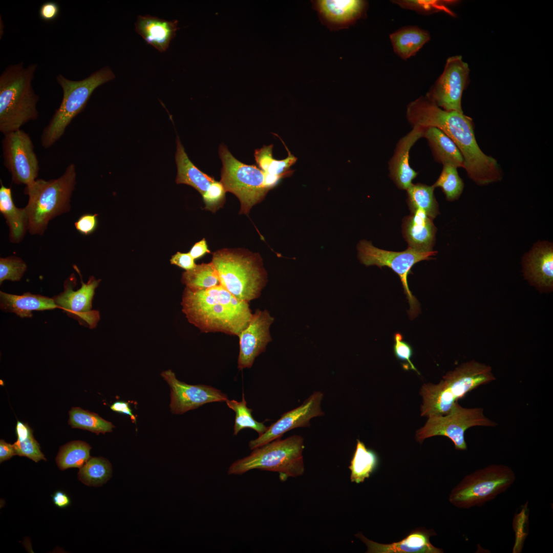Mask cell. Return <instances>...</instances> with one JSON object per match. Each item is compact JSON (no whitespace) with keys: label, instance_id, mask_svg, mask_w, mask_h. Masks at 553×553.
<instances>
[{"label":"cell","instance_id":"obj_7","mask_svg":"<svg viewBox=\"0 0 553 553\" xmlns=\"http://www.w3.org/2000/svg\"><path fill=\"white\" fill-rule=\"evenodd\" d=\"M115 75L109 67H103L88 77L73 80L61 74L56 79L62 90V98L40 136L41 146H52L64 135L73 119L84 109L92 94L100 86L113 80Z\"/></svg>","mask_w":553,"mask_h":553},{"label":"cell","instance_id":"obj_38","mask_svg":"<svg viewBox=\"0 0 553 553\" xmlns=\"http://www.w3.org/2000/svg\"><path fill=\"white\" fill-rule=\"evenodd\" d=\"M225 402L228 408L234 411L236 413L233 435H237L241 430L244 429L250 428L256 431L260 436L268 429L263 422L256 421L252 417L251 414L252 410L247 407V402L244 395L240 401L227 399Z\"/></svg>","mask_w":553,"mask_h":553},{"label":"cell","instance_id":"obj_26","mask_svg":"<svg viewBox=\"0 0 553 553\" xmlns=\"http://www.w3.org/2000/svg\"><path fill=\"white\" fill-rule=\"evenodd\" d=\"M0 211L9 228L11 242H21L28 230L29 218L25 208L17 207L12 199L11 188L6 187L1 181Z\"/></svg>","mask_w":553,"mask_h":553},{"label":"cell","instance_id":"obj_27","mask_svg":"<svg viewBox=\"0 0 553 553\" xmlns=\"http://www.w3.org/2000/svg\"><path fill=\"white\" fill-rule=\"evenodd\" d=\"M175 160L177 167L176 182L192 186L203 196L216 181L202 172L188 157L178 137L176 139Z\"/></svg>","mask_w":553,"mask_h":553},{"label":"cell","instance_id":"obj_39","mask_svg":"<svg viewBox=\"0 0 553 553\" xmlns=\"http://www.w3.org/2000/svg\"><path fill=\"white\" fill-rule=\"evenodd\" d=\"M435 188L440 187L448 201L457 200L462 193L464 183L459 177L457 168L452 165H443L442 172L435 183Z\"/></svg>","mask_w":553,"mask_h":553},{"label":"cell","instance_id":"obj_47","mask_svg":"<svg viewBox=\"0 0 553 553\" xmlns=\"http://www.w3.org/2000/svg\"><path fill=\"white\" fill-rule=\"evenodd\" d=\"M210 252V251L208 249L205 239H203L193 246L189 253L195 260L202 257L206 253Z\"/></svg>","mask_w":553,"mask_h":553},{"label":"cell","instance_id":"obj_33","mask_svg":"<svg viewBox=\"0 0 553 553\" xmlns=\"http://www.w3.org/2000/svg\"><path fill=\"white\" fill-rule=\"evenodd\" d=\"M182 282L191 290H201L221 285L218 271L212 262L202 263L182 275Z\"/></svg>","mask_w":553,"mask_h":553},{"label":"cell","instance_id":"obj_50","mask_svg":"<svg viewBox=\"0 0 553 553\" xmlns=\"http://www.w3.org/2000/svg\"><path fill=\"white\" fill-rule=\"evenodd\" d=\"M110 408L113 411L115 412L123 413L124 414L130 416L132 420L133 421H135V417L133 414L128 402L124 401H116L113 404H112Z\"/></svg>","mask_w":553,"mask_h":553},{"label":"cell","instance_id":"obj_32","mask_svg":"<svg viewBox=\"0 0 553 553\" xmlns=\"http://www.w3.org/2000/svg\"><path fill=\"white\" fill-rule=\"evenodd\" d=\"M378 462L376 453L357 439L355 450L349 466L351 481L356 483L363 482L376 469Z\"/></svg>","mask_w":553,"mask_h":553},{"label":"cell","instance_id":"obj_48","mask_svg":"<svg viewBox=\"0 0 553 553\" xmlns=\"http://www.w3.org/2000/svg\"><path fill=\"white\" fill-rule=\"evenodd\" d=\"M16 455L14 446L1 439L0 441V462L2 463Z\"/></svg>","mask_w":553,"mask_h":553},{"label":"cell","instance_id":"obj_31","mask_svg":"<svg viewBox=\"0 0 553 553\" xmlns=\"http://www.w3.org/2000/svg\"><path fill=\"white\" fill-rule=\"evenodd\" d=\"M288 152V156L283 160H278L272 156L273 144L264 145L254 151L255 160L260 168L267 175H275L282 178L291 175L293 171L290 167L295 163L297 158L289 151L281 140Z\"/></svg>","mask_w":553,"mask_h":553},{"label":"cell","instance_id":"obj_24","mask_svg":"<svg viewBox=\"0 0 553 553\" xmlns=\"http://www.w3.org/2000/svg\"><path fill=\"white\" fill-rule=\"evenodd\" d=\"M178 23L176 19L167 20L148 14L139 15L135 24V31L148 44L163 52L179 29Z\"/></svg>","mask_w":553,"mask_h":553},{"label":"cell","instance_id":"obj_30","mask_svg":"<svg viewBox=\"0 0 553 553\" xmlns=\"http://www.w3.org/2000/svg\"><path fill=\"white\" fill-rule=\"evenodd\" d=\"M435 187L421 183L412 184L407 189V202L411 213L420 211L432 219L439 214L434 194Z\"/></svg>","mask_w":553,"mask_h":553},{"label":"cell","instance_id":"obj_2","mask_svg":"<svg viewBox=\"0 0 553 553\" xmlns=\"http://www.w3.org/2000/svg\"><path fill=\"white\" fill-rule=\"evenodd\" d=\"M181 305L188 322L203 332L238 336L252 315L249 303L236 298L221 285L195 291L185 288Z\"/></svg>","mask_w":553,"mask_h":553},{"label":"cell","instance_id":"obj_11","mask_svg":"<svg viewBox=\"0 0 553 553\" xmlns=\"http://www.w3.org/2000/svg\"><path fill=\"white\" fill-rule=\"evenodd\" d=\"M424 426L416 432L415 439L421 443L424 439L435 436L449 438L455 449L466 450V431L475 426L495 427L496 423L486 417L480 408H466L455 402L451 410L444 415H432L428 417Z\"/></svg>","mask_w":553,"mask_h":553},{"label":"cell","instance_id":"obj_41","mask_svg":"<svg viewBox=\"0 0 553 553\" xmlns=\"http://www.w3.org/2000/svg\"><path fill=\"white\" fill-rule=\"evenodd\" d=\"M26 263L20 258L10 256L0 259V284L5 280L18 281L27 270Z\"/></svg>","mask_w":553,"mask_h":553},{"label":"cell","instance_id":"obj_9","mask_svg":"<svg viewBox=\"0 0 553 553\" xmlns=\"http://www.w3.org/2000/svg\"><path fill=\"white\" fill-rule=\"evenodd\" d=\"M515 480L508 466L488 465L465 476L452 489L449 500L460 508L480 506L505 492Z\"/></svg>","mask_w":553,"mask_h":553},{"label":"cell","instance_id":"obj_28","mask_svg":"<svg viewBox=\"0 0 553 553\" xmlns=\"http://www.w3.org/2000/svg\"><path fill=\"white\" fill-rule=\"evenodd\" d=\"M423 137L427 139L437 161L443 165L463 168L464 160L460 151L443 131L434 126L425 127Z\"/></svg>","mask_w":553,"mask_h":553},{"label":"cell","instance_id":"obj_19","mask_svg":"<svg viewBox=\"0 0 553 553\" xmlns=\"http://www.w3.org/2000/svg\"><path fill=\"white\" fill-rule=\"evenodd\" d=\"M312 8L330 31L348 28L366 15L368 3L363 0H313Z\"/></svg>","mask_w":553,"mask_h":553},{"label":"cell","instance_id":"obj_12","mask_svg":"<svg viewBox=\"0 0 553 553\" xmlns=\"http://www.w3.org/2000/svg\"><path fill=\"white\" fill-rule=\"evenodd\" d=\"M357 249L358 259L362 264L367 266L389 267L399 276L410 304L409 315L412 318L415 317L419 313V306L409 288L408 275L415 264L431 259V257L435 255L437 252L420 251L409 247L403 251H388L375 247L371 242L366 240L360 241Z\"/></svg>","mask_w":553,"mask_h":553},{"label":"cell","instance_id":"obj_43","mask_svg":"<svg viewBox=\"0 0 553 553\" xmlns=\"http://www.w3.org/2000/svg\"><path fill=\"white\" fill-rule=\"evenodd\" d=\"M394 344L393 351L395 357L399 360L406 363L403 367L406 369H410L420 374L415 366L411 361V358L413 354V350L411 345L403 340L402 336L399 333H397L394 337Z\"/></svg>","mask_w":553,"mask_h":553},{"label":"cell","instance_id":"obj_42","mask_svg":"<svg viewBox=\"0 0 553 553\" xmlns=\"http://www.w3.org/2000/svg\"><path fill=\"white\" fill-rule=\"evenodd\" d=\"M226 191L220 182L215 181L202 196L205 208L215 211L224 202Z\"/></svg>","mask_w":553,"mask_h":553},{"label":"cell","instance_id":"obj_18","mask_svg":"<svg viewBox=\"0 0 553 553\" xmlns=\"http://www.w3.org/2000/svg\"><path fill=\"white\" fill-rule=\"evenodd\" d=\"M274 319L266 310L257 309L247 325L240 332L238 368L242 370L252 367L255 358L266 350L271 341L269 328Z\"/></svg>","mask_w":553,"mask_h":553},{"label":"cell","instance_id":"obj_25","mask_svg":"<svg viewBox=\"0 0 553 553\" xmlns=\"http://www.w3.org/2000/svg\"><path fill=\"white\" fill-rule=\"evenodd\" d=\"M0 307L5 312H13L22 317H31L32 311L57 308L53 299L39 294L26 292L16 295L0 291Z\"/></svg>","mask_w":553,"mask_h":553},{"label":"cell","instance_id":"obj_37","mask_svg":"<svg viewBox=\"0 0 553 553\" xmlns=\"http://www.w3.org/2000/svg\"><path fill=\"white\" fill-rule=\"evenodd\" d=\"M15 431L17 439L13 445L16 455L28 457L35 462L46 460L27 423L17 421Z\"/></svg>","mask_w":553,"mask_h":553},{"label":"cell","instance_id":"obj_13","mask_svg":"<svg viewBox=\"0 0 553 553\" xmlns=\"http://www.w3.org/2000/svg\"><path fill=\"white\" fill-rule=\"evenodd\" d=\"M34 147L30 136L21 129L4 135V165L14 184L27 185L37 179L39 165Z\"/></svg>","mask_w":553,"mask_h":553},{"label":"cell","instance_id":"obj_10","mask_svg":"<svg viewBox=\"0 0 553 553\" xmlns=\"http://www.w3.org/2000/svg\"><path fill=\"white\" fill-rule=\"evenodd\" d=\"M219 154L222 163L220 182L226 192L233 194L239 199L240 213L248 214L269 190L264 184L265 174L257 166L237 160L223 143L219 146Z\"/></svg>","mask_w":553,"mask_h":553},{"label":"cell","instance_id":"obj_5","mask_svg":"<svg viewBox=\"0 0 553 553\" xmlns=\"http://www.w3.org/2000/svg\"><path fill=\"white\" fill-rule=\"evenodd\" d=\"M494 380L490 366L475 360L464 363L447 373L438 384L428 383L422 386L421 416L446 414L458 399Z\"/></svg>","mask_w":553,"mask_h":553},{"label":"cell","instance_id":"obj_20","mask_svg":"<svg viewBox=\"0 0 553 553\" xmlns=\"http://www.w3.org/2000/svg\"><path fill=\"white\" fill-rule=\"evenodd\" d=\"M523 272L530 283L542 290L553 286V248L552 243L539 242L523 259Z\"/></svg>","mask_w":553,"mask_h":553},{"label":"cell","instance_id":"obj_16","mask_svg":"<svg viewBox=\"0 0 553 553\" xmlns=\"http://www.w3.org/2000/svg\"><path fill=\"white\" fill-rule=\"evenodd\" d=\"M323 396L322 392L315 391L301 406L284 413L263 434L249 441L250 449L253 450L280 439L284 433L293 429L310 426V420L312 418L324 415L321 407Z\"/></svg>","mask_w":553,"mask_h":553},{"label":"cell","instance_id":"obj_21","mask_svg":"<svg viewBox=\"0 0 553 553\" xmlns=\"http://www.w3.org/2000/svg\"><path fill=\"white\" fill-rule=\"evenodd\" d=\"M433 530L419 527L412 530L401 540L390 544H381L370 540L362 534L355 536L367 547L369 553H442L443 550L432 545L430 537L435 535Z\"/></svg>","mask_w":553,"mask_h":553},{"label":"cell","instance_id":"obj_23","mask_svg":"<svg viewBox=\"0 0 553 553\" xmlns=\"http://www.w3.org/2000/svg\"><path fill=\"white\" fill-rule=\"evenodd\" d=\"M436 230L433 219L420 211L411 213L403 220L402 232L408 247L418 251H433Z\"/></svg>","mask_w":553,"mask_h":553},{"label":"cell","instance_id":"obj_14","mask_svg":"<svg viewBox=\"0 0 553 553\" xmlns=\"http://www.w3.org/2000/svg\"><path fill=\"white\" fill-rule=\"evenodd\" d=\"M74 268L81 277L80 288L74 290L76 279L72 273L65 281L63 291L52 299L58 307L61 308L69 316L77 321L80 325L90 329L94 328L100 319V314L98 311L92 310V300L95 290L101 280L91 276L85 283L82 280L79 269L75 265Z\"/></svg>","mask_w":553,"mask_h":553},{"label":"cell","instance_id":"obj_1","mask_svg":"<svg viewBox=\"0 0 553 553\" xmlns=\"http://www.w3.org/2000/svg\"><path fill=\"white\" fill-rule=\"evenodd\" d=\"M406 117L413 127H436L449 137L463 156V168L467 175L477 184L483 185L501 180L502 173L498 162L484 154L476 141L471 117L463 113L444 110L426 96L407 105Z\"/></svg>","mask_w":553,"mask_h":553},{"label":"cell","instance_id":"obj_46","mask_svg":"<svg viewBox=\"0 0 553 553\" xmlns=\"http://www.w3.org/2000/svg\"><path fill=\"white\" fill-rule=\"evenodd\" d=\"M172 264L176 265L186 270H189L196 266L194 259L189 253L177 252L170 260Z\"/></svg>","mask_w":553,"mask_h":553},{"label":"cell","instance_id":"obj_29","mask_svg":"<svg viewBox=\"0 0 553 553\" xmlns=\"http://www.w3.org/2000/svg\"><path fill=\"white\" fill-rule=\"evenodd\" d=\"M394 51L401 58L407 59L430 39L428 31L416 26L401 28L390 35Z\"/></svg>","mask_w":553,"mask_h":553},{"label":"cell","instance_id":"obj_44","mask_svg":"<svg viewBox=\"0 0 553 553\" xmlns=\"http://www.w3.org/2000/svg\"><path fill=\"white\" fill-rule=\"evenodd\" d=\"M97 216L88 214L81 216L74 223L77 230L84 235L92 233L97 226Z\"/></svg>","mask_w":553,"mask_h":553},{"label":"cell","instance_id":"obj_17","mask_svg":"<svg viewBox=\"0 0 553 553\" xmlns=\"http://www.w3.org/2000/svg\"><path fill=\"white\" fill-rule=\"evenodd\" d=\"M161 376L171 389L170 408L176 414H182L208 403L226 401L227 396L214 387L192 385L179 380L171 370L163 371Z\"/></svg>","mask_w":553,"mask_h":553},{"label":"cell","instance_id":"obj_45","mask_svg":"<svg viewBox=\"0 0 553 553\" xmlns=\"http://www.w3.org/2000/svg\"><path fill=\"white\" fill-rule=\"evenodd\" d=\"M60 13V7L57 3L52 1L43 3L39 10V16L45 22H51L56 19Z\"/></svg>","mask_w":553,"mask_h":553},{"label":"cell","instance_id":"obj_36","mask_svg":"<svg viewBox=\"0 0 553 553\" xmlns=\"http://www.w3.org/2000/svg\"><path fill=\"white\" fill-rule=\"evenodd\" d=\"M68 421L72 428L104 434L112 431L113 424L100 417L98 414L84 410L79 407H73L69 412Z\"/></svg>","mask_w":553,"mask_h":553},{"label":"cell","instance_id":"obj_34","mask_svg":"<svg viewBox=\"0 0 553 553\" xmlns=\"http://www.w3.org/2000/svg\"><path fill=\"white\" fill-rule=\"evenodd\" d=\"M112 465L103 457H90L79 468L78 478L83 484L91 486H101L111 477Z\"/></svg>","mask_w":553,"mask_h":553},{"label":"cell","instance_id":"obj_6","mask_svg":"<svg viewBox=\"0 0 553 553\" xmlns=\"http://www.w3.org/2000/svg\"><path fill=\"white\" fill-rule=\"evenodd\" d=\"M211 262L221 285L236 298L249 303L260 296L267 278L259 254L225 248L215 252Z\"/></svg>","mask_w":553,"mask_h":553},{"label":"cell","instance_id":"obj_4","mask_svg":"<svg viewBox=\"0 0 553 553\" xmlns=\"http://www.w3.org/2000/svg\"><path fill=\"white\" fill-rule=\"evenodd\" d=\"M76 177L75 165L71 163L58 178L49 180L37 179L26 185L24 193L29 199L25 208L29 218L28 231L31 234L42 235L50 220L70 210Z\"/></svg>","mask_w":553,"mask_h":553},{"label":"cell","instance_id":"obj_35","mask_svg":"<svg viewBox=\"0 0 553 553\" xmlns=\"http://www.w3.org/2000/svg\"><path fill=\"white\" fill-rule=\"evenodd\" d=\"M90 445L80 440L71 441L62 446L55 458L61 470L72 467L80 468L91 457Z\"/></svg>","mask_w":553,"mask_h":553},{"label":"cell","instance_id":"obj_22","mask_svg":"<svg viewBox=\"0 0 553 553\" xmlns=\"http://www.w3.org/2000/svg\"><path fill=\"white\" fill-rule=\"evenodd\" d=\"M413 127L411 132L399 140L389 163L390 177L401 189L407 190L418 175L409 164V152L415 142L423 137L424 128Z\"/></svg>","mask_w":553,"mask_h":553},{"label":"cell","instance_id":"obj_3","mask_svg":"<svg viewBox=\"0 0 553 553\" xmlns=\"http://www.w3.org/2000/svg\"><path fill=\"white\" fill-rule=\"evenodd\" d=\"M37 63L23 61L7 67L0 76V132L5 135L38 118L39 96L32 81Z\"/></svg>","mask_w":553,"mask_h":553},{"label":"cell","instance_id":"obj_49","mask_svg":"<svg viewBox=\"0 0 553 553\" xmlns=\"http://www.w3.org/2000/svg\"><path fill=\"white\" fill-rule=\"evenodd\" d=\"M54 504L59 508L68 507L71 503L69 497L64 492L58 491L52 495Z\"/></svg>","mask_w":553,"mask_h":553},{"label":"cell","instance_id":"obj_15","mask_svg":"<svg viewBox=\"0 0 553 553\" xmlns=\"http://www.w3.org/2000/svg\"><path fill=\"white\" fill-rule=\"evenodd\" d=\"M470 69L462 57H449L444 70L426 97L433 103L446 111L463 113L461 98L469 81Z\"/></svg>","mask_w":553,"mask_h":553},{"label":"cell","instance_id":"obj_8","mask_svg":"<svg viewBox=\"0 0 553 553\" xmlns=\"http://www.w3.org/2000/svg\"><path fill=\"white\" fill-rule=\"evenodd\" d=\"M304 439L300 435L276 439L235 461L229 467L227 473L241 475L252 470H260L279 473L282 481L288 477H296L304 472Z\"/></svg>","mask_w":553,"mask_h":553},{"label":"cell","instance_id":"obj_40","mask_svg":"<svg viewBox=\"0 0 553 553\" xmlns=\"http://www.w3.org/2000/svg\"><path fill=\"white\" fill-rule=\"evenodd\" d=\"M400 7L414 10L419 13L430 14L438 11H444L452 16H455L448 5L456 1L438 0H399L392 1Z\"/></svg>","mask_w":553,"mask_h":553}]
</instances>
